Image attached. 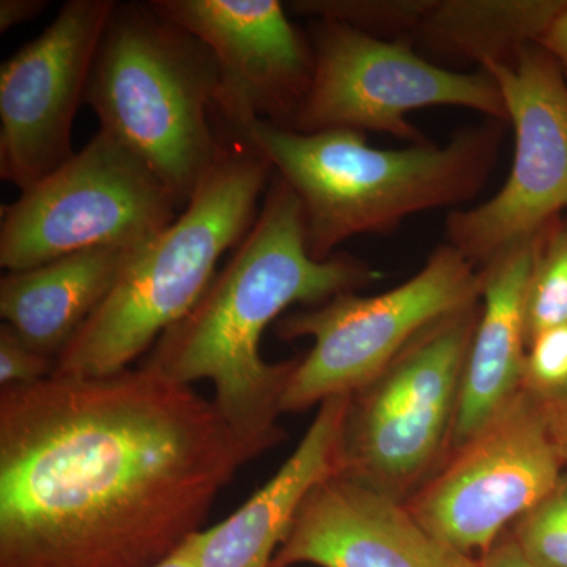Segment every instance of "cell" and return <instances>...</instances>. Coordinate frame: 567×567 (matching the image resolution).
I'll list each match as a JSON object with an SVG mask.
<instances>
[{
  "instance_id": "1",
  "label": "cell",
  "mask_w": 567,
  "mask_h": 567,
  "mask_svg": "<svg viewBox=\"0 0 567 567\" xmlns=\"http://www.w3.org/2000/svg\"><path fill=\"white\" fill-rule=\"evenodd\" d=\"M265 447L144 363L0 393V567H155Z\"/></svg>"
},
{
  "instance_id": "2",
  "label": "cell",
  "mask_w": 567,
  "mask_h": 567,
  "mask_svg": "<svg viewBox=\"0 0 567 567\" xmlns=\"http://www.w3.org/2000/svg\"><path fill=\"white\" fill-rule=\"evenodd\" d=\"M382 276L350 254L312 259L300 199L275 173L259 215L233 259L189 315L159 338L147 364L183 385L208 380L226 423L270 450L282 440L276 421L300 358L267 363L260 354L265 330L290 306L322 305Z\"/></svg>"
},
{
  "instance_id": "3",
  "label": "cell",
  "mask_w": 567,
  "mask_h": 567,
  "mask_svg": "<svg viewBox=\"0 0 567 567\" xmlns=\"http://www.w3.org/2000/svg\"><path fill=\"white\" fill-rule=\"evenodd\" d=\"M509 122L486 118L445 145L382 151L364 133L330 130L301 134L251 118L234 137L262 153L292 186L303 207L312 259L360 235H390L417 213L454 208L484 192L494 174Z\"/></svg>"
},
{
  "instance_id": "4",
  "label": "cell",
  "mask_w": 567,
  "mask_h": 567,
  "mask_svg": "<svg viewBox=\"0 0 567 567\" xmlns=\"http://www.w3.org/2000/svg\"><path fill=\"white\" fill-rule=\"evenodd\" d=\"M274 167L234 137L167 229L141 246L114 289L55 360L54 374L103 377L132 368L196 306L227 249L256 221Z\"/></svg>"
},
{
  "instance_id": "5",
  "label": "cell",
  "mask_w": 567,
  "mask_h": 567,
  "mask_svg": "<svg viewBox=\"0 0 567 567\" xmlns=\"http://www.w3.org/2000/svg\"><path fill=\"white\" fill-rule=\"evenodd\" d=\"M218 84L203 41L151 2L117 3L85 102L102 130L128 145L185 208L226 151L210 122Z\"/></svg>"
},
{
  "instance_id": "6",
  "label": "cell",
  "mask_w": 567,
  "mask_h": 567,
  "mask_svg": "<svg viewBox=\"0 0 567 567\" xmlns=\"http://www.w3.org/2000/svg\"><path fill=\"white\" fill-rule=\"evenodd\" d=\"M481 301L417 336L350 395L338 470L406 502L446 461Z\"/></svg>"
},
{
  "instance_id": "7",
  "label": "cell",
  "mask_w": 567,
  "mask_h": 567,
  "mask_svg": "<svg viewBox=\"0 0 567 567\" xmlns=\"http://www.w3.org/2000/svg\"><path fill=\"white\" fill-rule=\"evenodd\" d=\"M483 276L453 246H436L413 278L388 292L344 293L282 316V341L311 338L284 391L282 413L352 395L382 374L406 347L446 316L481 301Z\"/></svg>"
},
{
  "instance_id": "8",
  "label": "cell",
  "mask_w": 567,
  "mask_h": 567,
  "mask_svg": "<svg viewBox=\"0 0 567 567\" xmlns=\"http://www.w3.org/2000/svg\"><path fill=\"white\" fill-rule=\"evenodd\" d=\"M173 193L114 134L100 132L3 207L0 265L31 270L85 249L141 248L178 218Z\"/></svg>"
},
{
  "instance_id": "9",
  "label": "cell",
  "mask_w": 567,
  "mask_h": 567,
  "mask_svg": "<svg viewBox=\"0 0 567 567\" xmlns=\"http://www.w3.org/2000/svg\"><path fill=\"white\" fill-rule=\"evenodd\" d=\"M315 74L290 130L301 134L350 130L380 133L410 145L429 144L410 112L465 107L509 122L502 91L488 71L436 65L405 40H383L333 21H312Z\"/></svg>"
},
{
  "instance_id": "10",
  "label": "cell",
  "mask_w": 567,
  "mask_h": 567,
  "mask_svg": "<svg viewBox=\"0 0 567 567\" xmlns=\"http://www.w3.org/2000/svg\"><path fill=\"white\" fill-rule=\"evenodd\" d=\"M565 461L546 404L527 388L406 499L413 517L462 554L481 557L561 480Z\"/></svg>"
},
{
  "instance_id": "11",
  "label": "cell",
  "mask_w": 567,
  "mask_h": 567,
  "mask_svg": "<svg viewBox=\"0 0 567 567\" xmlns=\"http://www.w3.org/2000/svg\"><path fill=\"white\" fill-rule=\"evenodd\" d=\"M516 134L505 185L486 203L447 215L445 244L476 270L536 237L567 208V80L540 44L488 65Z\"/></svg>"
},
{
  "instance_id": "12",
  "label": "cell",
  "mask_w": 567,
  "mask_h": 567,
  "mask_svg": "<svg viewBox=\"0 0 567 567\" xmlns=\"http://www.w3.org/2000/svg\"><path fill=\"white\" fill-rule=\"evenodd\" d=\"M117 3L70 0L0 69V177L31 188L69 162L71 130Z\"/></svg>"
},
{
  "instance_id": "13",
  "label": "cell",
  "mask_w": 567,
  "mask_h": 567,
  "mask_svg": "<svg viewBox=\"0 0 567 567\" xmlns=\"http://www.w3.org/2000/svg\"><path fill=\"white\" fill-rule=\"evenodd\" d=\"M210 50L218 65L215 111L230 132L259 118L290 128L311 87L315 51L278 0H152Z\"/></svg>"
},
{
  "instance_id": "14",
  "label": "cell",
  "mask_w": 567,
  "mask_h": 567,
  "mask_svg": "<svg viewBox=\"0 0 567 567\" xmlns=\"http://www.w3.org/2000/svg\"><path fill=\"white\" fill-rule=\"evenodd\" d=\"M480 567L427 532L405 502L336 470L301 503L271 567Z\"/></svg>"
},
{
  "instance_id": "15",
  "label": "cell",
  "mask_w": 567,
  "mask_h": 567,
  "mask_svg": "<svg viewBox=\"0 0 567 567\" xmlns=\"http://www.w3.org/2000/svg\"><path fill=\"white\" fill-rule=\"evenodd\" d=\"M540 234L480 268L481 315L466 354L447 456L480 434L522 390L528 349L525 293Z\"/></svg>"
},
{
  "instance_id": "16",
  "label": "cell",
  "mask_w": 567,
  "mask_h": 567,
  "mask_svg": "<svg viewBox=\"0 0 567 567\" xmlns=\"http://www.w3.org/2000/svg\"><path fill=\"white\" fill-rule=\"evenodd\" d=\"M349 402L350 395L322 402L278 473L233 516L194 536L197 567H271L306 496L338 470Z\"/></svg>"
},
{
  "instance_id": "17",
  "label": "cell",
  "mask_w": 567,
  "mask_h": 567,
  "mask_svg": "<svg viewBox=\"0 0 567 567\" xmlns=\"http://www.w3.org/2000/svg\"><path fill=\"white\" fill-rule=\"evenodd\" d=\"M137 248L85 249L0 279V316L32 350L58 360L114 289Z\"/></svg>"
},
{
  "instance_id": "18",
  "label": "cell",
  "mask_w": 567,
  "mask_h": 567,
  "mask_svg": "<svg viewBox=\"0 0 567 567\" xmlns=\"http://www.w3.org/2000/svg\"><path fill=\"white\" fill-rule=\"evenodd\" d=\"M566 7L567 0H434L415 39L453 62L503 65L543 43Z\"/></svg>"
},
{
  "instance_id": "19",
  "label": "cell",
  "mask_w": 567,
  "mask_h": 567,
  "mask_svg": "<svg viewBox=\"0 0 567 567\" xmlns=\"http://www.w3.org/2000/svg\"><path fill=\"white\" fill-rule=\"evenodd\" d=\"M434 0H298L289 9L312 21H333L383 40L412 43Z\"/></svg>"
},
{
  "instance_id": "20",
  "label": "cell",
  "mask_w": 567,
  "mask_h": 567,
  "mask_svg": "<svg viewBox=\"0 0 567 567\" xmlns=\"http://www.w3.org/2000/svg\"><path fill=\"white\" fill-rule=\"evenodd\" d=\"M527 347L548 328L567 324V218L540 234L524 308Z\"/></svg>"
},
{
  "instance_id": "21",
  "label": "cell",
  "mask_w": 567,
  "mask_h": 567,
  "mask_svg": "<svg viewBox=\"0 0 567 567\" xmlns=\"http://www.w3.org/2000/svg\"><path fill=\"white\" fill-rule=\"evenodd\" d=\"M509 533L536 567H567V472Z\"/></svg>"
},
{
  "instance_id": "22",
  "label": "cell",
  "mask_w": 567,
  "mask_h": 567,
  "mask_svg": "<svg viewBox=\"0 0 567 567\" xmlns=\"http://www.w3.org/2000/svg\"><path fill=\"white\" fill-rule=\"evenodd\" d=\"M522 386L540 399L567 393V324L548 328L529 342Z\"/></svg>"
},
{
  "instance_id": "23",
  "label": "cell",
  "mask_w": 567,
  "mask_h": 567,
  "mask_svg": "<svg viewBox=\"0 0 567 567\" xmlns=\"http://www.w3.org/2000/svg\"><path fill=\"white\" fill-rule=\"evenodd\" d=\"M55 361L44 357L14 333L7 323L0 327V385H31L54 374Z\"/></svg>"
},
{
  "instance_id": "24",
  "label": "cell",
  "mask_w": 567,
  "mask_h": 567,
  "mask_svg": "<svg viewBox=\"0 0 567 567\" xmlns=\"http://www.w3.org/2000/svg\"><path fill=\"white\" fill-rule=\"evenodd\" d=\"M480 567H536L517 546L509 529L480 558Z\"/></svg>"
},
{
  "instance_id": "25",
  "label": "cell",
  "mask_w": 567,
  "mask_h": 567,
  "mask_svg": "<svg viewBox=\"0 0 567 567\" xmlns=\"http://www.w3.org/2000/svg\"><path fill=\"white\" fill-rule=\"evenodd\" d=\"M44 0H2L0 2V32L33 20L47 9Z\"/></svg>"
},
{
  "instance_id": "26",
  "label": "cell",
  "mask_w": 567,
  "mask_h": 567,
  "mask_svg": "<svg viewBox=\"0 0 567 567\" xmlns=\"http://www.w3.org/2000/svg\"><path fill=\"white\" fill-rule=\"evenodd\" d=\"M543 401L546 404L551 434H554L559 454L567 465V393L554 399H543Z\"/></svg>"
},
{
  "instance_id": "27",
  "label": "cell",
  "mask_w": 567,
  "mask_h": 567,
  "mask_svg": "<svg viewBox=\"0 0 567 567\" xmlns=\"http://www.w3.org/2000/svg\"><path fill=\"white\" fill-rule=\"evenodd\" d=\"M540 47L546 48L550 52L551 58L561 66L567 80V7L566 10L559 14L555 24L551 25L546 39H544Z\"/></svg>"
},
{
  "instance_id": "28",
  "label": "cell",
  "mask_w": 567,
  "mask_h": 567,
  "mask_svg": "<svg viewBox=\"0 0 567 567\" xmlns=\"http://www.w3.org/2000/svg\"><path fill=\"white\" fill-rule=\"evenodd\" d=\"M194 536L155 567H197L196 557H194Z\"/></svg>"
}]
</instances>
